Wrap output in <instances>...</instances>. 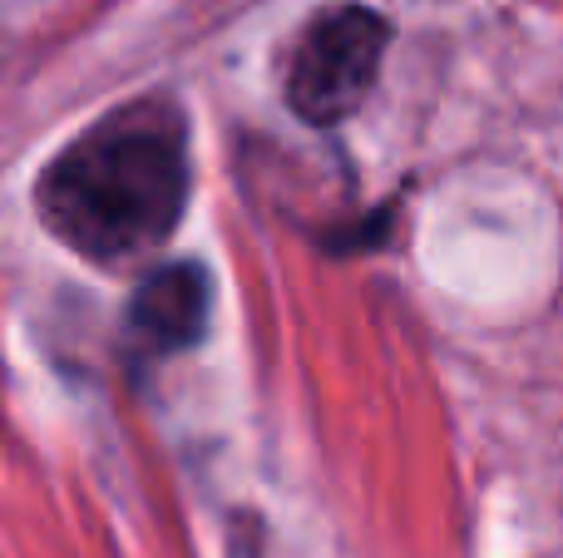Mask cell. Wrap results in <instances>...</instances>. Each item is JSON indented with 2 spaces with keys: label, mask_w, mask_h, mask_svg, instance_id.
Instances as JSON below:
<instances>
[{
  "label": "cell",
  "mask_w": 563,
  "mask_h": 558,
  "mask_svg": "<svg viewBox=\"0 0 563 558\" xmlns=\"http://www.w3.org/2000/svg\"><path fill=\"white\" fill-rule=\"evenodd\" d=\"M35 203L59 243L99 263L158 247L188 203L184 119L168 104L109 114L45 168Z\"/></svg>",
  "instance_id": "obj_1"
},
{
  "label": "cell",
  "mask_w": 563,
  "mask_h": 558,
  "mask_svg": "<svg viewBox=\"0 0 563 558\" xmlns=\"http://www.w3.org/2000/svg\"><path fill=\"white\" fill-rule=\"evenodd\" d=\"M390 25L366 5H336L311 20L287 65V99L307 124H341L366 104L386 59Z\"/></svg>",
  "instance_id": "obj_2"
},
{
  "label": "cell",
  "mask_w": 563,
  "mask_h": 558,
  "mask_svg": "<svg viewBox=\"0 0 563 558\" xmlns=\"http://www.w3.org/2000/svg\"><path fill=\"white\" fill-rule=\"evenodd\" d=\"M203 302H208V287H203L198 267H184V263L164 267V272H154L134 292L129 336H134L148 356L184 351V346L203 332Z\"/></svg>",
  "instance_id": "obj_3"
}]
</instances>
